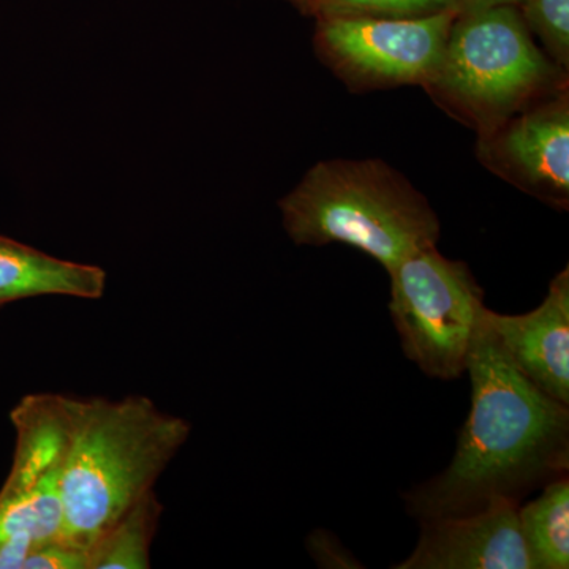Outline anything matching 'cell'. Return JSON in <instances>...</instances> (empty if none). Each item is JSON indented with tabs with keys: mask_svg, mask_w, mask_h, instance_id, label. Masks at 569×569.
I'll list each match as a JSON object with an SVG mask.
<instances>
[{
	"mask_svg": "<svg viewBox=\"0 0 569 569\" xmlns=\"http://www.w3.org/2000/svg\"><path fill=\"white\" fill-rule=\"evenodd\" d=\"M467 372L471 408L447 470L406 493L422 520L468 515L522 497L568 473L569 408L509 361L485 320Z\"/></svg>",
	"mask_w": 569,
	"mask_h": 569,
	"instance_id": "1",
	"label": "cell"
},
{
	"mask_svg": "<svg viewBox=\"0 0 569 569\" xmlns=\"http://www.w3.org/2000/svg\"><path fill=\"white\" fill-rule=\"evenodd\" d=\"M192 426L149 397L70 396V430L61 478L59 539L88 550L127 509L156 488Z\"/></svg>",
	"mask_w": 569,
	"mask_h": 569,
	"instance_id": "2",
	"label": "cell"
},
{
	"mask_svg": "<svg viewBox=\"0 0 569 569\" xmlns=\"http://www.w3.org/2000/svg\"><path fill=\"white\" fill-rule=\"evenodd\" d=\"M279 208L295 244L353 247L388 274L440 239V222L425 194L377 159L317 163Z\"/></svg>",
	"mask_w": 569,
	"mask_h": 569,
	"instance_id": "3",
	"label": "cell"
},
{
	"mask_svg": "<svg viewBox=\"0 0 569 569\" xmlns=\"http://www.w3.org/2000/svg\"><path fill=\"white\" fill-rule=\"evenodd\" d=\"M567 86V71L538 47L518 6H496L456 14L425 89L479 133Z\"/></svg>",
	"mask_w": 569,
	"mask_h": 569,
	"instance_id": "4",
	"label": "cell"
},
{
	"mask_svg": "<svg viewBox=\"0 0 569 569\" xmlns=\"http://www.w3.org/2000/svg\"><path fill=\"white\" fill-rule=\"evenodd\" d=\"M391 279V310L403 353L427 377L455 380L467 372L485 320V293L463 261L437 246L406 258Z\"/></svg>",
	"mask_w": 569,
	"mask_h": 569,
	"instance_id": "5",
	"label": "cell"
},
{
	"mask_svg": "<svg viewBox=\"0 0 569 569\" xmlns=\"http://www.w3.org/2000/svg\"><path fill=\"white\" fill-rule=\"evenodd\" d=\"M10 418L17 447L9 478L0 489V549L18 550L28 557L33 546L61 535L69 396L22 397Z\"/></svg>",
	"mask_w": 569,
	"mask_h": 569,
	"instance_id": "6",
	"label": "cell"
},
{
	"mask_svg": "<svg viewBox=\"0 0 569 569\" xmlns=\"http://www.w3.org/2000/svg\"><path fill=\"white\" fill-rule=\"evenodd\" d=\"M455 10L425 18L317 20L316 50L351 91L425 86L443 59Z\"/></svg>",
	"mask_w": 569,
	"mask_h": 569,
	"instance_id": "7",
	"label": "cell"
},
{
	"mask_svg": "<svg viewBox=\"0 0 569 569\" xmlns=\"http://www.w3.org/2000/svg\"><path fill=\"white\" fill-rule=\"evenodd\" d=\"M479 162L553 208L569 204V93H549L478 133Z\"/></svg>",
	"mask_w": 569,
	"mask_h": 569,
	"instance_id": "8",
	"label": "cell"
},
{
	"mask_svg": "<svg viewBox=\"0 0 569 569\" xmlns=\"http://www.w3.org/2000/svg\"><path fill=\"white\" fill-rule=\"evenodd\" d=\"M516 501H493L479 511L422 520L415 552L397 569H533Z\"/></svg>",
	"mask_w": 569,
	"mask_h": 569,
	"instance_id": "9",
	"label": "cell"
},
{
	"mask_svg": "<svg viewBox=\"0 0 569 569\" xmlns=\"http://www.w3.org/2000/svg\"><path fill=\"white\" fill-rule=\"evenodd\" d=\"M485 323L511 365L542 392L569 406V271L553 277L548 296L523 316L486 309Z\"/></svg>",
	"mask_w": 569,
	"mask_h": 569,
	"instance_id": "10",
	"label": "cell"
},
{
	"mask_svg": "<svg viewBox=\"0 0 569 569\" xmlns=\"http://www.w3.org/2000/svg\"><path fill=\"white\" fill-rule=\"evenodd\" d=\"M104 290L100 266L62 260L0 234V307L40 296L100 299Z\"/></svg>",
	"mask_w": 569,
	"mask_h": 569,
	"instance_id": "11",
	"label": "cell"
},
{
	"mask_svg": "<svg viewBox=\"0 0 569 569\" xmlns=\"http://www.w3.org/2000/svg\"><path fill=\"white\" fill-rule=\"evenodd\" d=\"M519 526L533 569L569 568V479L548 482L541 496L519 505Z\"/></svg>",
	"mask_w": 569,
	"mask_h": 569,
	"instance_id": "12",
	"label": "cell"
},
{
	"mask_svg": "<svg viewBox=\"0 0 569 569\" xmlns=\"http://www.w3.org/2000/svg\"><path fill=\"white\" fill-rule=\"evenodd\" d=\"M162 512L156 489L146 493L89 549V569L151 568V548Z\"/></svg>",
	"mask_w": 569,
	"mask_h": 569,
	"instance_id": "13",
	"label": "cell"
},
{
	"mask_svg": "<svg viewBox=\"0 0 569 569\" xmlns=\"http://www.w3.org/2000/svg\"><path fill=\"white\" fill-rule=\"evenodd\" d=\"M452 10L451 0H309L302 13L326 18H425Z\"/></svg>",
	"mask_w": 569,
	"mask_h": 569,
	"instance_id": "14",
	"label": "cell"
},
{
	"mask_svg": "<svg viewBox=\"0 0 569 569\" xmlns=\"http://www.w3.org/2000/svg\"><path fill=\"white\" fill-rule=\"evenodd\" d=\"M518 9L550 61L568 71L569 0H520Z\"/></svg>",
	"mask_w": 569,
	"mask_h": 569,
	"instance_id": "15",
	"label": "cell"
},
{
	"mask_svg": "<svg viewBox=\"0 0 569 569\" xmlns=\"http://www.w3.org/2000/svg\"><path fill=\"white\" fill-rule=\"evenodd\" d=\"M21 569H89V552L56 538L33 546Z\"/></svg>",
	"mask_w": 569,
	"mask_h": 569,
	"instance_id": "16",
	"label": "cell"
},
{
	"mask_svg": "<svg viewBox=\"0 0 569 569\" xmlns=\"http://www.w3.org/2000/svg\"><path fill=\"white\" fill-rule=\"evenodd\" d=\"M519 2L520 0H451V7L456 13H467V11L488 9V7L519 6Z\"/></svg>",
	"mask_w": 569,
	"mask_h": 569,
	"instance_id": "17",
	"label": "cell"
},
{
	"mask_svg": "<svg viewBox=\"0 0 569 569\" xmlns=\"http://www.w3.org/2000/svg\"><path fill=\"white\" fill-rule=\"evenodd\" d=\"M288 2L293 3V6L296 7V9H299V10H301V11H305L306 6H307V2H309V0H288Z\"/></svg>",
	"mask_w": 569,
	"mask_h": 569,
	"instance_id": "18",
	"label": "cell"
}]
</instances>
